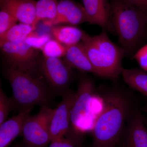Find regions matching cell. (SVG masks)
Wrapping results in <instances>:
<instances>
[{
	"label": "cell",
	"instance_id": "cell-1",
	"mask_svg": "<svg viewBox=\"0 0 147 147\" xmlns=\"http://www.w3.org/2000/svg\"><path fill=\"white\" fill-rule=\"evenodd\" d=\"M97 89L101 108L92 129L91 147H117L138 102L131 91L119 86Z\"/></svg>",
	"mask_w": 147,
	"mask_h": 147
},
{
	"label": "cell",
	"instance_id": "cell-2",
	"mask_svg": "<svg viewBox=\"0 0 147 147\" xmlns=\"http://www.w3.org/2000/svg\"><path fill=\"white\" fill-rule=\"evenodd\" d=\"M110 13L121 47L125 55L133 57L146 34L147 12L125 0H113Z\"/></svg>",
	"mask_w": 147,
	"mask_h": 147
},
{
	"label": "cell",
	"instance_id": "cell-3",
	"mask_svg": "<svg viewBox=\"0 0 147 147\" xmlns=\"http://www.w3.org/2000/svg\"><path fill=\"white\" fill-rule=\"evenodd\" d=\"M81 42L95 74L113 80L122 75L124 69L122 60L125 53L121 46L109 38L105 30L95 36L87 34Z\"/></svg>",
	"mask_w": 147,
	"mask_h": 147
},
{
	"label": "cell",
	"instance_id": "cell-4",
	"mask_svg": "<svg viewBox=\"0 0 147 147\" xmlns=\"http://www.w3.org/2000/svg\"><path fill=\"white\" fill-rule=\"evenodd\" d=\"M4 73L13 90L11 99L14 108L21 109L34 107L35 105L48 107L51 91L40 78L9 66L6 68Z\"/></svg>",
	"mask_w": 147,
	"mask_h": 147
},
{
	"label": "cell",
	"instance_id": "cell-5",
	"mask_svg": "<svg viewBox=\"0 0 147 147\" xmlns=\"http://www.w3.org/2000/svg\"><path fill=\"white\" fill-rule=\"evenodd\" d=\"M84 73L79 78L71 108L70 130L73 133L92 129L96 121L92 107L94 100L97 97V89L93 79Z\"/></svg>",
	"mask_w": 147,
	"mask_h": 147
},
{
	"label": "cell",
	"instance_id": "cell-6",
	"mask_svg": "<svg viewBox=\"0 0 147 147\" xmlns=\"http://www.w3.org/2000/svg\"><path fill=\"white\" fill-rule=\"evenodd\" d=\"M1 50L7 66L40 78L38 64L41 56L38 50L31 47L25 40L6 42L1 46Z\"/></svg>",
	"mask_w": 147,
	"mask_h": 147
},
{
	"label": "cell",
	"instance_id": "cell-7",
	"mask_svg": "<svg viewBox=\"0 0 147 147\" xmlns=\"http://www.w3.org/2000/svg\"><path fill=\"white\" fill-rule=\"evenodd\" d=\"M54 111L44 106L36 115L28 117L22 133L27 147H43L51 142L50 123Z\"/></svg>",
	"mask_w": 147,
	"mask_h": 147
},
{
	"label": "cell",
	"instance_id": "cell-8",
	"mask_svg": "<svg viewBox=\"0 0 147 147\" xmlns=\"http://www.w3.org/2000/svg\"><path fill=\"white\" fill-rule=\"evenodd\" d=\"M40 72L53 93L62 96L68 90L72 79L71 67L60 58L42 56L40 60Z\"/></svg>",
	"mask_w": 147,
	"mask_h": 147
},
{
	"label": "cell",
	"instance_id": "cell-9",
	"mask_svg": "<svg viewBox=\"0 0 147 147\" xmlns=\"http://www.w3.org/2000/svg\"><path fill=\"white\" fill-rule=\"evenodd\" d=\"M117 147H147V127L139 104L129 117Z\"/></svg>",
	"mask_w": 147,
	"mask_h": 147
},
{
	"label": "cell",
	"instance_id": "cell-10",
	"mask_svg": "<svg viewBox=\"0 0 147 147\" xmlns=\"http://www.w3.org/2000/svg\"><path fill=\"white\" fill-rule=\"evenodd\" d=\"M62 99L54 109L51 121L50 131L51 141L63 138L70 130L71 108L75 97V92L68 90L63 95Z\"/></svg>",
	"mask_w": 147,
	"mask_h": 147
},
{
	"label": "cell",
	"instance_id": "cell-11",
	"mask_svg": "<svg viewBox=\"0 0 147 147\" xmlns=\"http://www.w3.org/2000/svg\"><path fill=\"white\" fill-rule=\"evenodd\" d=\"M88 22V17L84 6L71 0H61L59 2L57 14L52 20L43 21V24L52 27L59 24H66L76 26Z\"/></svg>",
	"mask_w": 147,
	"mask_h": 147
},
{
	"label": "cell",
	"instance_id": "cell-12",
	"mask_svg": "<svg viewBox=\"0 0 147 147\" xmlns=\"http://www.w3.org/2000/svg\"><path fill=\"white\" fill-rule=\"evenodd\" d=\"M88 23L115 33L111 21L110 5L107 0H82Z\"/></svg>",
	"mask_w": 147,
	"mask_h": 147
},
{
	"label": "cell",
	"instance_id": "cell-13",
	"mask_svg": "<svg viewBox=\"0 0 147 147\" xmlns=\"http://www.w3.org/2000/svg\"><path fill=\"white\" fill-rule=\"evenodd\" d=\"M34 0H0L1 9L10 13L23 24L32 25L36 18Z\"/></svg>",
	"mask_w": 147,
	"mask_h": 147
},
{
	"label": "cell",
	"instance_id": "cell-14",
	"mask_svg": "<svg viewBox=\"0 0 147 147\" xmlns=\"http://www.w3.org/2000/svg\"><path fill=\"white\" fill-rule=\"evenodd\" d=\"M33 107L20 109L17 116L6 121L0 125V147H7L22 133L24 124Z\"/></svg>",
	"mask_w": 147,
	"mask_h": 147
},
{
	"label": "cell",
	"instance_id": "cell-15",
	"mask_svg": "<svg viewBox=\"0 0 147 147\" xmlns=\"http://www.w3.org/2000/svg\"><path fill=\"white\" fill-rule=\"evenodd\" d=\"M63 61L71 68L77 69L83 73L95 74L94 69L81 42L67 47Z\"/></svg>",
	"mask_w": 147,
	"mask_h": 147
},
{
	"label": "cell",
	"instance_id": "cell-16",
	"mask_svg": "<svg viewBox=\"0 0 147 147\" xmlns=\"http://www.w3.org/2000/svg\"><path fill=\"white\" fill-rule=\"evenodd\" d=\"M51 32L55 39L66 47L79 44L87 34L75 26H53Z\"/></svg>",
	"mask_w": 147,
	"mask_h": 147
},
{
	"label": "cell",
	"instance_id": "cell-17",
	"mask_svg": "<svg viewBox=\"0 0 147 147\" xmlns=\"http://www.w3.org/2000/svg\"><path fill=\"white\" fill-rule=\"evenodd\" d=\"M129 88L147 96V73L142 68H124L122 75Z\"/></svg>",
	"mask_w": 147,
	"mask_h": 147
},
{
	"label": "cell",
	"instance_id": "cell-18",
	"mask_svg": "<svg viewBox=\"0 0 147 147\" xmlns=\"http://www.w3.org/2000/svg\"><path fill=\"white\" fill-rule=\"evenodd\" d=\"M58 0H38L36 3V18L32 26L35 29L39 21L52 20L57 14Z\"/></svg>",
	"mask_w": 147,
	"mask_h": 147
},
{
	"label": "cell",
	"instance_id": "cell-19",
	"mask_svg": "<svg viewBox=\"0 0 147 147\" xmlns=\"http://www.w3.org/2000/svg\"><path fill=\"white\" fill-rule=\"evenodd\" d=\"M34 30L32 25L23 23L17 24L0 35V46L6 42L23 40Z\"/></svg>",
	"mask_w": 147,
	"mask_h": 147
},
{
	"label": "cell",
	"instance_id": "cell-20",
	"mask_svg": "<svg viewBox=\"0 0 147 147\" xmlns=\"http://www.w3.org/2000/svg\"><path fill=\"white\" fill-rule=\"evenodd\" d=\"M67 50V47L56 40L51 39L45 44L41 50L45 57L60 58L65 56Z\"/></svg>",
	"mask_w": 147,
	"mask_h": 147
},
{
	"label": "cell",
	"instance_id": "cell-21",
	"mask_svg": "<svg viewBox=\"0 0 147 147\" xmlns=\"http://www.w3.org/2000/svg\"><path fill=\"white\" fill-rule=\"evenodd\" d=\"M14 108L11 98H9L1 88L0 89V125L4 122L11 110Z\"/></svg>",
	"mask_w": 147,
	"mask_h": 147
},
{
	"label": "cell",
	"instance_id": "cell-22",
	"mask_svg": "<svg viewBox=\"0 0 147 147\" xmlns=\"http://www.w3.org/2000/svg\"><path fill=\"white\" fill-rule=\"evenodd\" d=\"M51 38L49 35H41L33 31L24 40L28 44L35 49L42 50L45 44Z\"/></svg>",
	"mask_w": 147,
	"mask_h": 147
},
{
	"label": "cell",
	"instance_id": "cell-23",
	"mask_svg": "<svg viewBox=\"0 0 147 147\" xmlns=\"http://www.w3.org/2000/svg\"><path fill=\"white\" fill-rule=\"evenodd\" d=\"M17 21L18 20L10 13L6 11L1 9L0 11V35L17 25Z\"/></svg>",
	"mask_w": 147,
	"mask_h": 147
},
{
	"label": "cell",
	"instance_id": "cell-24",
	"mask_svg": "<svg viewBox=\"0 0 147 147\" xmlns=\"http://www.w3.org/2000/svg\"><path fill=\"white\" fill-rule=\"evenodd\" d=\"M141 68L147 71V45L139 49L133 56Z\"/></svg>",
	"mask_w": 147,
	"mask_h": 147
},
{
	"label": "cell",
	"instance_id": "cell-25",
	"mask_svg": "<svg viewBox=\"0 0 147 147\" xmlns=\"http://www.w3.org/2000/svg\"><path fill=\"white\" fill-rule=\"evenodd\" d=\"M49 147H76L75 142L71 139L63 138L53 140Z\"/></svg>",
	"mask_w": 147,
	"mask_h": 147
},
{
	"label": "cell",
	"instance_id": "cell-26",
	"mask_svg": "<svg viewBox=\"0 0 147 147\" xmlns=\"http://www.w3.org/2000/svg\"><path fill=\"white\" fill-rule=\"evenodd\" d=\"M147 13V0H125Z\"/></svg>",
	"mask_w": 147,
	"mask_h": 147
},
{
	"label": "cell",
	"instance_id": "cell-27",
	"mask_svg": "<svg viewBox=\"0 0 147 147\" xmlns=\"http://www.w3.org/2000/svg\"><path fill=\"white\" fill-rule=\"evenodd\" d=\"M143 110L144 111L145 113H146L147 115V105H146V106H145V107H144V108H143Z\"/></svg>",
	"mask_w": 147,
	"mask_h": 147
},
{
	"label": "cell",
	"instance_id": "cell-28",
	"mask_svg": "<svg viewBox=\"0 0 147 147\" xmlns=\"http://www.w3.org/2000/svg\"><path fill=\"white\" fill-rule=\"evenodd\" d=\"M144 121H145V123H146V126L147 127V120L145 118H144Z\"/></svg>",
	"mask_w": 147,
	"mask_h": 147
},
{
	"label": "cell",
	"instance_id": "cell-29",
	"mask_svg": "<svg viewBox=\"0 0 147 147\" xmlns=\"http://www.w3.org/2000/svg\"><path fill=\"white\" fill-rule=\"evenodd\" d=\"M13 147H21V146H19V145H15V146H13Z\"/></svg>",
	"mask_w": 147,
	"mask_h": 147
},
{
	"label": "cell",
	"instance_id": "cell-30",
	"mask_svg": "<svg viewBox=\"0 0 147 147\" xmlns=\"http://www.w3.org/2000/svg\"><path fill=\"white\" fill-rule=\"evenodd\" d=\"M147 35V30H146V35Z\"/></svg>",
	"mask_w": 147,
	"mask_h": 147
}]
</instances>
